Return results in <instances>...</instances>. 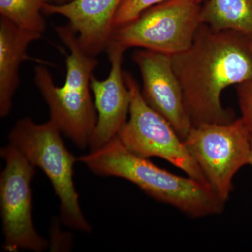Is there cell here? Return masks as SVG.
Listing matches in <instances>:
<instances>
[{
    "label": "cell",
    "mask_w": 252,
    "mask_h": 252,
    "mask_svg": "<svg viewBox=\"0 0 252 252\" xmlns=\"http://www.w3.org/2000/svg\"><path fill=\"white\" fill-rule=\"evenodd\" d=\"M250 36L201 23L191 46L172 56L186 109L193 126L228 124L234 114L220 101L226 88L252 78Z\"/></svg>",
    "instance_id": "cell-1"
},
{
    "label": "cell",
    "mask_w": 252,
    "mask_h": 252,
    "mask_svg": "<svg viewBox=\"0 0 252 252\" xmlns=\"http://www.w3.org/2000/svg\"><path fill=\"white\" fill-rule=\"evenodd\" d=\"M78 160L96 175L125 179L152 198L194 218L219 215L224 210L225 202L210 185L158 167L128 150L117 136Z\"/></svg>",
    "instance_id": "cell-2"
},
{
    "label": "cell",
    "mask_w": 252,
    "mask_h": 252,
    "mask_svg": "<svg viewBox=\"0 0 252 252\" xmlns=\"http://www.w3.org/2000/svg\"><path fill=\"white\" fill-rule=\"evenodd\" d=\"M55 30L69 51L64 84L56 85L51 72L43 65L34 69V82L49 107L50 120L73 143L84 149L89 147L97 124L91 80L98 61L81 47L77 34L68 25L56 26Z\"/></svg>",
    "instance_id": "cell-3"
},
{
    "label": "cell",
    "mask_w": 252,
    "mask_h": 252,
    "mask_svg": "<svg viewBox=\"0 0 252 252\" xmlns=\"http://www.w3.org/2000/svg\"><path fill=\"white\" fill-rule=\"evenodd\" d=\"M62 134L51 120L39 124L26 117L16 123L9 140L31 164L49 177L59 198L63 223L72 229L91 233L92 228L81 211L73 180V168L77 159L68 150Z\"/></svg>",
    "instance_id": "cell-4"
},
{
    "label": "cell",
    "mask_w": 252,
    "mask_h": 252,
    "mask_svg": "<svg viewBox=\"0 0 252 252\" xmlns=\"http://www.w3.org/2000/svg\"><path fill=\"white\" fill-rule=\"evenodd\" d=\"M198 0H167L151 6L131 22L113 31L109 43L124 49L140 48L169 55L191 46L201 25Z\"/></svg>",
    "instance_id": "cell-5"
},
{
    "label": "cell",
    "mask_w": 252,
    "mask_h": 252,
    "mask_svg": "<svg viewBox=\"0 0 252 252\" xmlns=\"http://www.w3.org/2000/svg\"><path fill=\"white\" fill-rule=\"evenodd\" d=\"M124 79L130 92V117L118 134L119 140L139 157L161 158L188 177L209 185L184 140L170 123L147 103L135 77L124 71Z\"/></svg>",
    "instance_id": "cell-6"
},
{
    "label": "cell",
    "mask_w": 252,
    "mask_h": 252,
    "mask_svg": "<svg viewBox=\"0 0 252 252\" xmlns=\"http://www.w3.org/2000/svg\"><path fill=\"white\" fill-rule=\"evenodd\" d=\"M184 142L209 185L226 202L235 174L250 162L251 135L241 119L193 126Z\"/></svg>",
    "instance_id": "cell-7"
},
{
    "label": "cell",
    "mask_w": 252,
    "mask_h": 252,
    "mask_svg": "<svg viewBox=\"0 0 252 252\" xmlns=\"http://www.w3.org/2000/svg\"><path fill=\"white\" fill-rule=\"evenodd\" d=\"M6 162L0 176V206L2 218L4 250L20 249L40 252L49 243L38 234L32 220L31 182L35 166L12 143L0 151Z\"/></svg>",
    "instance_id": "cell-8"
},
{
    "label": "cell",
    "mask_w": 252,
    "mask_h": 252,
    "mask_svg": "<svg viewBox=\"0 0 252 252\" xmlns=\"http://www.w3.org/2000/svg\"><path fill=\"white\" fill-rule=\"evenodd\" d=\"M132 59L140 72L144 99L185 140L193 124L186 109L171 55L142 49L134 53Z\"/></svg>",
    "instance_id": "cell-9"
},
{
    "label": "cell",
    "mask_w": 252,
    "mask_h": 252,
    "mask_svg": "<svg viewBox=\"0 0 252 252\" xmlns=\"http://www.w3.org/2000/svg\"><path fill=\"white\" fill-rule=\"evenodd\" d=\"M107 51L111 64L108 77L99 80L93 75L91 80L97 119L89 144L90 152L102 148L117 137L130 111V92L123 70L126 49L109 43Z\"/></svg>",
    "instance_id": "cell-10"
},
{
    "label": "cell",
    "mask_w": 252,
    "mask_h": 252,
    "mask_svg": "<svg viewBox=\"0 0 252 252\" xmlns=\"http://www.w3.org/2000/svg\"><path fill=\"white\" fill-rule=\"evenodd\" d=\"M123 0H72L62 4L46 3L43 13L67 18L77 34L81 47L97 56L107 47L112 37L113 21Z\"/></svg>",
    "instance_id": "cell-11"
},
{
    "label": "cell",
    "mask_w": 252,
    "mask_h": 252,
    "mask_svg": "<svg viewBox=\"0 0 252 252\" xmlns=\"http://www.w3.org/2000/svg\"><path fill=\"white\" fill-rule=\"evenodd\" d=\"M42 34L18 27L6 18H0V116L11 112L13 97L20 84L19 69L30 59L28 49Z\"/></svg>",
    "instance_id": "cell-12"
},
{
    "label": "cell",
    "mask_w": 252,
    "mask_h": 252,
    "mask_svg": "<svg viewBox=\"0 0 252 252\" xmlns=\"http://www.w3.org/2000/svg\"><path fill=\"white\" fill-rule=\"evenodd\" d=\"M200 18L217 31L238 32L252 38V0H205Z\"/></svg>",
    "instance_id": "cell-13"
},
{
    "label": "cell",
    "mask_w": 252,
    "mask_h": 252,
    "mask_svg": "<svg viewBox=\"0 0 252 252\" xmlns=\"http://www.w3.org/2000/svg\"><path fill=\"white\" fill-rule=\"evenodd\" d=\"M50 0H0L1 17L26 31L44 34L46 23L43 8Z\"/></svg>",
    "instance_id": "cell-14"
},
{
    "label": "cell",
    "mask_w": 252,
    "mask_h": 252,
    "mask_svg": "<svg viewBox=\"0 0 252 252\" xmlns=\"http://www.w3.org/2000/svg\"><path fill=\"white\" fill-rule=\"evenodd\" d=\"M165 1L167 0H123L113 21V31L133 21L151 6ZM198 1L203 3L205 0Z\"/></svg>",
    "instance_id": "cell-15"
},
{
    "label": "cell",
    "mask_w": 252,
    "mask_h": 252,
    "mask_svg": "<svg viewBox=\"0 0 252 252\" xmlns=\"http://www.w3.org/2000/svg\"><path fill=\"white\" fill-rule=\"evenodd\" d=\"M242 122L252 135V78L236 85Z\"/></svg>",
    "instance_id": "cell-16"
},
{
    "label": "cell",
    "mask_w": 252,
    "mask_h": 252,
    "mask_svg": "<svg viewBox=\"0 0 252 252\" xmlns=\"http://www.w3.org/2000/svg\"><path fill=\"white\" fill-rule=\"evenodd\" d=\"M50 3L56 4H62L65 3V0H50Z\"/></svg>",
    "instance_id": "cell-17"
},
{
    "label": "cell",
    "mask_w": 252,
    "mask_h": 252,
    "mask_svg": "<svg viewBox=\"0 0 252 252\" xmlns=\"http://www.w3.org/2000/svg\"><path fill=\"white\" fill-rule=\"evenodd\" d=\"M249 165L252 166V135H251V154H250V162Z\"/></svg>",
    "instance_id": "cell-18"
},
{
    "label": "cell",
    "mask_w": 252,
    "mask_h": 252,
    "mask_svg": "<svg viewBox=\"0 0 252 252\" xmlns=\"http://www.w3.org/2000/svg\"><path fill=\"white\" fill-rule=\"evenodd\" d=\"M72 1V0H65V3L66 2H69V1Z\"/></svg>",
    "instance_id": "cell-19"
},
{
    "label": "cell",
    "mask_w": 252,
    "mask_h": 252,
    "mask_svg": "<svg viewBox=\"0 0 252 252\" xmlns=\"http://www.w3.org/2000/svg\"><path fill=\"white\" fill-rule=\"evenodd\" d=\"M250 45H251V49L252 50V39H251V44H250Z\"/></svg>",
    "instance_id": "cell-20"
}]
</instances>
